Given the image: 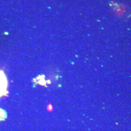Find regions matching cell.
I'll use <instances>...</instances> for the list:
<instances>
[{"mask_svg": "<svg viewBox=\"0 0 131 131\" xmlns=\"http://www.w3.org/2000/svg\"><path fill=\"white\" fill-rule=\"evenodd\" d=\"M7 85L8 82L6 75L3 71L0 70V97L6 93Z\"/></svg>", "mask_w": 131, "mask_h": 131, "instance_id": "cell-1", "label": "cell"}]
</instances>
